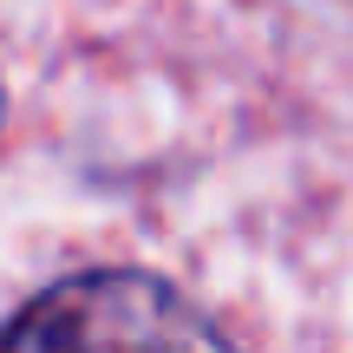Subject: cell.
<instances>
[{"label": "cell", "instance_id": "obj_1", "mask_svg": "<svg viewBox=\"0 0 353 353\" xmlns=\"http://www.w3.org/2000/svg\"><path fill=\"white\" fill-rule=\"evenodd\" d=\"M0 353H229V341L151 275H79L39 294Z\"/></svg>", "mask_w": 353, "mask_h": 353}]
</instances>
